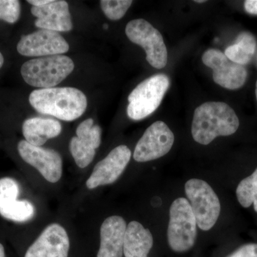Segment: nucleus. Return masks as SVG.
Masks as SVG:
<instances>
[{"instance_id":"19","label":"nucleus","mask_w":257,"mask_h":257,"mask_svg":"<svg viewBox=\"0 0 257 257\" xmlns=\"http://www.w3.org/2000/svg\"><path fill=\"white\" fill-rule=\"evenodd\" d=\"M153 236L143 225L133 221L126 226L124 243L125 257H147L153 246Z\"/></svg>"},{"instance_id":"25","label":"nucleus","mask_w":257,"mask_h":257,"mask_svg":"<svg viewBox=\"0 0 257 257\" xmlns=\"http://www.w3.org/2000/svg\"><path fill=\"white\" fill-rule=\"evenodd\" d=\"M244 8L246 13L251 15H257V0H247L245 2Z\"/></svg>"},{"instance_id":"31","label":"nucleus","mask_w":257,"mask_h":257,"mask_svg":"<svg viewBox=\"0 0 257 257\" xmlns=\"http://www.w3.org/2000/svg\"><path fill=\"white\" fill-rule=\"evenodd\" d=\"M104 28L106 29V30L108 28V25H106V24H105V25H104Z\"/></svg>"},{"instance_id":"30","label":"nucleus","mask_w":257,"mask_h":257,"mask_svg":"<svg viewBox=\"0 0 257 257\" xmlns=\"http://www.w3.org/2000/svg\"><path fill=\"white\" fill-rule=\"evenodd\" d=\"M255 92H256V100H257V81H256V91H255Z\"/></svg>"},{"instance_id":"15","label":"nucleus","mask_w":257,"mask_h":257,"mask_svg":"<svg viewBox=\"0 0 257 257\" xmlns=\"http://www.w3.org/2000/svg\"><path fill=\"white\" fill-rule=\"evenodd\" d=\"M69 239L63 226H47L25 253V257H68Z\"/></svg>"},{"instance_id":"29","label":"nucleus","mask_w":257,"mask_h":257,"mask_svg":"<svg viewBox=\"0 0 257 257\" xmlns=\"http://www.w3.org/2000/svg\"><path fill=\"white\" fill-rule=\"evenodd\" d=\"M195 3H205V1H204V0H195Z\"/></svg>"},{"instance_id":"6","label":"nucleus","mask_w":257,"mask_h":257,"mask_svg":"<svg viewBox=\"0 0 257 257\" xmlns=\"http://www.w3.org/2000/svg\"><path fill=\"white\" fill-rule=\"evenodd\" d=\"M185 192L195 216L197 226L204 231L211 229L216 224L221 205L219 198L207 182L192 179L185 184Z\"/></svg>"},{"instance_id":"5","label":"nucleus","mask_w":257,"mask_h":257,"mask_svg":"<svg viewBox=\"0 0 257 257\" xmlns=\"http://www.w3.org/2000/svg\"><path fill=\"white\" fill-rule=\"evenodd\" d=\"M167 237L170 247L177 252L190 249L197 237V221L189 201L179 198L170 207Z\"/></svg>"},{"instance_id":"18","label":"nucleus","mask_w":257,"mask_h":257,"mask_svg":"<svg viewBox=\"0 0 257 257\" xmlns=\"http://www.w3.org/2000/svg\"><path fill=\"white\" fill-rule=\"evenodd\" d=\"M62 125L55 119L33 117L25 120L23 133L25 140L34 146L41 147L50 139L59 136Z\"/></svg>"},{"instance_id":"20","label":"nucleus","mask_w":257,"mask_h":257,"mask_svg":"<svg viewBox=\"0 0 257 257\" xmlns=\"http://www.w3.org/2000/svg\"><path fill=\"white\" fill-rule=\"evenodd\" d=\"M256 41L255 37L247 32H241L236 42L225 50L224 55L235 63L245 65L252 58L256 50Z\"/></svg>"},{"instance_id":"17","label":"nucleus","mask_w":257,"mask_h":257,"mask_svg":"<svg viewBox=\"0 0 257 257\" xmlns=\"http://www.w3.org/2000/svg\"><path fill=\"white\" fill-rule=\"evenodd\" d=\"M126 225L120 216H111L100 229V247L96 257H122Z\"/></svg>"},{"instance_id":"23","label":"nucleus","mask_w":257,"mask_h":257,"mask_svg":"<svg viewBox=\"0 0 257 257\" xmlns=\"http://www.w3.org/2000/svg\"><path fill=\"white\" fill-rule=\"evenodd\" d=\"M21 13V5L18 0H0V20L8 23L18 22Z\"/></svg>"},{"instance_id":"28","label":"nucleus","mask_w":257,"mask_h":257,"mask_svg":"<svg viewBox=\"0 0 257 257\" xmlns=\"http://www.w3.org/2000/svg\"><path fill=\"white\" fill-rule=\"evenodd\" d=\"M3 64H4V57L2 55L1 52H0V69L3 67Z\"/></svg>"},{"instance_id":"16","label":"nucleus","mask_w":257,"mask_h":257,"mask_svg":"<svg viewBox=\"0 0 257 257\" xmlns=\"http://www.w3.org/2000/svg\"><path fill=\"white\" fill-rule=\"evenodd\" d=\"M32 14L36 17L35 26L54 32H69L73 28L69 5L64 0L52 1L42 7H32Z\"/></svg>"},{"instance_id":"8","label":"nucleus","mask_w":257,"mask_h":257,"mask_svg":"<svg viewBox=\"0 0 257 257\" xmlns=\"http://www.w3.org/2000/svg\"><path fill=\"white\" fill-rule=\"evenodd\" d=\"M175 142V135L162 121H157L147 128L139 140L134 152V159L146 162L165 156L170 151Z\"/></svg>"},{"instance_id":"4","label":"nucleus","mask_w":257,"mask_h":257,"mask_svg":"<svg viewBox=\"0 0 257 257\" xmlns=\"http://www.w3.org/2000/svg\"><path fill=\"white\" fill-rule=\"evenodd\" d=\"M170 85V78L165 74H155L139 84L128 95V117L141 120L156 111Z\"/></svg>"},{"instance_id":"13","label":"nucleus","mask_w":257,"mask_h":257,"mask_svg":"<svg viewBox=\"0 0 257 257\" xmlns=\"http://www.w3.org/2000/svg\"><path fill=\"white\" fill-rule=\"evenodd\" d=\"M76 135L69 143V150L79 168H85L94 160L96 150L100 145L101 128L89 118L79 124Z\"/></svg>"},{"instance_id":"9","label":"nucleus","mask_w":257,"mask_h":257,"mask_svg":"<svg viewBox=\"0 0 257 257\" xmlns=\"http://www.w3.org/2000/svg\"><path fill=\"white\" fill-rule=\"evenodd\" d=\"M203 63L213 70V79L221 87L237 89L242 87L247 77V72L241 64L228 59L220 50L209 49L202 56Z\"/></svg>"},{"instance_id":"1","label":"nucleus","mask_w":257,"mask_h":257,"mask_svg":"<svg viewBox=\"0 0 257 257\" xmlns=\"http://www.w3.org/2000/svg\"><path fill=\"white\" fill-rule=\"evenodd\" d=\"M239 126V118L231 106L220 101H209L194 111L192 135L194 141L207 145L217 137L233 135Z\"/></svg>"},{"instance_id":"14","label":"nucleus","mask_w":257,"mask_h":257,"mask_svg":"<svg viewBox=\"0 0 257 257\" xmlns=\"http://www.w3.org/2000/svg\"><path fill=\"white\" fill-rule=\"evenodd\" d=\"M20 187L15 179H0V215L9 220L25 222L31 219L35 209L31 202L19 201Z\"/></svg>"},{"instance_id":"27","label":"nucleus","mask_w":257,"mask_h":257,"mask_svg":"<svg viewBox=\"0 0 257 257\" xmlns=\"http://www.w3.org/2000/svg\"><path fill=\"white\" fill-rule=\"evenodd\" d=\"M0 257H5L4 246L1 243H0Z\"/></svg>"},{"instance_id":"3","label":"nucleus","mask_w":257,"mask_h":257,"mask_svg":"<svg viewBox=\"0 0 257 257\" xmlns=\"http://www.w3.org/2000/svg\"><path fill=\"white\" fill-rule=\"evenodd\" d=\"M74 64L65 55L39 57L25 62L21 67L24 80L32 87L52 88L72 73Z\"/></svg>"},{"instance_id":"22","label":"nucleus","mask_w":257,"mask_h":257,"mask_svg":"<svg viewBox=\"0 0 257 257\" xmlns=\"http://www.w3.org/2000/svg\"><path fill=\"white\" fill-rule=\"evenodd\" d=\"M133 3L131 0H101L100 5L106 18L119 20L124 16Z\"/></svg>"},{"instance_id":"24","label":"nucleus","mask_w":257,"mask_h":257,"mask_svg":"<svg viewBox=\"0 0 257 257\" xmlns=\"http://www.w3.org/2000/svg\"><path fill=\"white\" fill-rule=\"evenodd\" d=\"M229 257H257V243L244 245Z\"/></svg>"},{"instance_id":"12","label":"nucleus","mask_w":257,"mask_h":257,"mask_svg":"<svg viewBox=\"0 0 257 257\" xmlns=\"http://www.w3.org/2000/svg\"><path fill=\"white\" fill-rule=\"evenodd\" d=\"M131 155L130 149L125 145H120L111 150L104 160L94 166L86 182L87 188L95 189L116 182L130 162Z\"/></svg>"},{"instance_id":"21","label":"nucleus","mask_w":257,"mask_h":257,"mask_svg":"<svg viewBox=\"0 0 257 257\" xmlns=\"http://www.w3.org/2000/svg\"><path fill=\"white\" fill-rule=\"evenodd\" d=\"M236 197L243 207L253 204L257 212V169L252 175L243 179L236 189Z\"/></svg>"},{"instance_id":"26","label":"nucleus","mask_w":257,"mask_h":257,"mask_svg":"<svg viewBox=\"0 0 257 257\" xmlns=\"http://www.w3.org/2000/svg\"><path fill=\"white\" fill-rule=\"evenodd\" d=\"M52 0H28V3L32 5V7H42L49 4Z\"/></svg>"},{"instance_id":"7","label":"nucleus","mask_w":257,"mask_h":257,"mask_svg":"<svg viewBox=\"0 0 257 257\" xmlns=\"http://www.w3.org/2000/svg\"><path fill=\"white\" fill-rule=\"evenodd\" d=\"M125 33L130 41L143 47L146 60L152 67L160 69L167 65L168 55L163 37L147 20H132L126 25Z\"/></svg>"},{"instance_id":"10","label":"nucleus","mask_w":257,"mask_h":257,"mask_svg":"<svg viewBox=\"0 0 257 257\" xmlns=\"http://www.w3.org/2000/svg\"><path fill=\"white\" fill-rule=\"evenodd\" d=\"M20 157L25 162L35 167L47 181L56 183L62 177V160L60 154L52 149L30 145L26 140L18 143Z\"/></svg>"},{"instance_id":"11","label":"nucleus","mask_w":257,"mask_h":257,"mask_svg":"<svg viewBox=\"0 0 257 257\" xmlns=\"http://www.w3.org/2000/svg\"><path fill=\"white\" fill-rule=\"evenodd\" d=\"M68 42L58 32L47 30H38L22 37L17 50L26 57H48L68 52Z\"/></svg>"},{"instance_id":"2","label":"nucleus","mask_w":257,"mask_h":257,"mask_svg":"<svg viewBox=\"0 0 257 257\" xmlns=\"http://www.w3.org/2000/svg\"><path fill=\"white\" fill-rule=\"evenodd\" d=\"M29 101L38 112L67 121L78 119L87 106V96L73 87L35 89L30 94Z\"/></svg>"}]
</instances>
